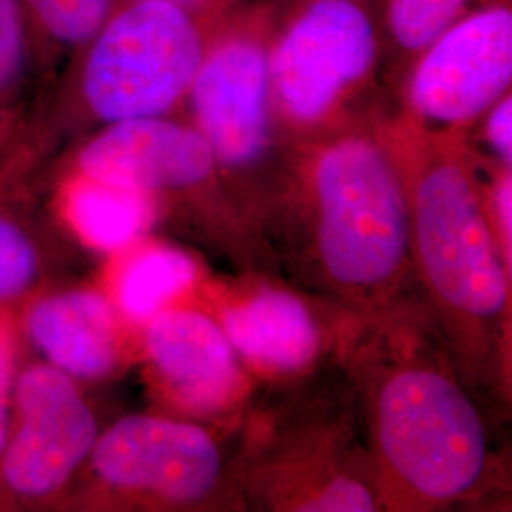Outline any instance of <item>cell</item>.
<instances>
[{"mask_svg":"<svg viewBox=\"0 0 512 512\" xmlns=\"http://www.w3.org/2000/svg\"><path fill=\"white\" fill-rule=\"evenodd\" d=\"M403 173L412 266L467 384L507 382L511 272L488 213L475 156L461 131L401 114L380 122Z\"/></svg>","mask_w":512,"mask_h":512,"instance_id":"obj_1","label":"cell"},{"mask_svg":"<svg viewBox=\"0 0 512 512\" xmlns=\"http://www.w3.org/2000/svg\"><path fill=\"white\" fill-rule=\"evenodd\" d=\"M355 351L368 465L384 509L435 511L475 497L492 450L467 385L437 340L397 310Z\"/></svg>","mask_w":512,"mask_h":512,"instance_id":"obj_2","label":"cell"},{"mask_svg":"<svg viewBox=\"0 0 512 512\" xmlns=\"http://www.w3.org/2000/svg\"><path fill=\"white\" fill-rule=\"evenodd\" d=\"M298 152L323 279L357 306L391 308L414 266L406 186L382 124L359 122Z\"/></svg>","mask_w":512,"mask_h":512,"instance_id":"obj_3","label":"cell"},{"mask_svg":"<svg viewBox=\"0 0 512 512\" xmlns=\"http://www.w3.org/2000/svg\"><path fill=\"white\" fill-rule=\"evenodd\" d=\"M217 23L160 0L120 2L40 99L16 152L31 139L46 147L63 131L173 116Z\"/></svg>","mask_w":512,"mask_h":512,"instance_id":"obj_4","label":"cell"},{"mask_svg":"<svg viewBox=\"0 0 512 512\" xmlns=\"http://www.w3.org/2000/svg\"><path fill=\"white\" fill-rule=\"evenodd\" d=\"M382 0H296L270 42L275 124L304 147L353 124L351 107L384 65Z\"/></svg>","mask_w":512,"mask_h":512,"instance_id":"obj_5","label":"cell"},{"mask_svg":"<svg viewBox=\"0 0 512 512\" xmlns=\"http://www.w3.org/2000/svg\"><path fill=\"white\" fill-rule=\"evenodd\" d=\"M279 12L275 0H241L228 10L184 99L188 122L211 147L220 179L270 171L287 143L275 124L268 63Z\"/></svg>","mask_w":512,"mask_h":512,"instance_id":"obj_6","label":"cell"},{"mask_svg":"<svg viewBox=\"0 0 512 512\" xmlns=\"http://www.w3.org/2000/svg\"><path fill=\"white\" fill-rule=\"evenodd\" d=\"M10 431L0 458V501L44 505L69 488L99 437L78 382L42 361L21 365L10 391Z\"/></svg>","mask_w":512,"mask_h":512,"instance_id":"obj_7","label":"cell"},{"mask_svg":"<svg viewBox=\"0 0 512 512\" xmlns=\"http://www.w3.org/2000/svg\"><path fill=\"white\" fill-rule=\"evenodd\" d=\"M511 82V0H495L459 18L412 61L404 114L425 128L465 133Z\"/></svg>","mask_w":512,"mask_h":512,"instance_id":"obj_8","label":"cell"},{"mask_svg":"<svg viewBox=\"0 0 512 512\" xmlns=\"http://www.w3.org/2000/svg\"><path fill=\"white\" fill-rule=\"evenodd\" d=\"M86 465L105 492L167 509L200 505L222 476L219 444L203 427L147 414L99 433Z\"/></svg>","mask_w":512,"mask_h":512,"instance_id":"obj_9","label":"cell"},{"mask_svg":"<svg viewBox=\"0 0 512 512\" xmlns=\"http://www.w3.org/2000/svg\"><path fill=\"white\" fill-rule=\"evenodd\" d=\"M65 171L126 186L156 202L220 183L211 147L188 120L152 116L95 129Z\"/></svg>","mask_w":512,"mask_h":512,"instance_id":"obj_10","label":"cell"},{"mask_svg":"<svg viewBox=\"0 0 512 512\" xmlns=\"http://www.w3.org/2000/svg\"><path fill=\"white\" fill-rule=\"evenodd\" d=\"M143 346L158 389L184 410H220L243 389L236 349L203 313L165 308L145 323Z\"/></svg>","mask_w":512,"mask_h":512,"instance_id":"obj_11","label":"cell"},{"mask_svg":"<svg viewBox=\"0 0 512 512\" xmlns=\"http://www.w3.org/2000/svg\"><path fill=\"white\" fill-rule=\"evenodd\" d=\"M118 315L105 294L86 287L40 289L18 308L23 342L74 382L105 380L122 365Z\"/></svg>","mask_w":512,"mask_h":512,"instance_id":"obj_12","label":"cell"},{"mask_svg":"<svg viewBox=\"0 0 512 512\" xmlns=\"http://www.w3.org/2000/svg\"><path fill=\"white\" fill-rule=\"evenodd\" d=\"M222 330L251 365L293 374L321 353V330L308 306L294 294L262 291L222 313Z\"/></svg>","mask_w":512,"mask_h":512,"instance_id":"obj_13","label":"cell"},{"mask_svg":"<svg viewBox=\"0 0 512 512\" xmlns=\"http://www.w3.org/2000/svg\"><path fill=\"white\" fill-rule=\"evenodd\" d=\"M59 213L76 238L95 251H122L156 220L158 202L126 186L63 171Z\"/></svg>","mask_w":512,"mask_h":512,"instance_id":"obj_14","label":"cell"},{"mask_svg":"<svg viewBox=\"0 0 512 512\" xmlns=\"http://www.w3.org/2000/svg\"><path fill=\"white\" fill-rule=\"evenodd\" d=\"M19 4L33 40L37 107L76 54L112 16L120 0H19Z\"/></svg>","mask_w":512,"mask_h":512,"instance_id":"obj_15","label":"cell"},{"mask_svg":"<svg viewBox=\"0 0 512 512\" xmlns=\"http://www.w3.org/2000/svg\"><path fill=\"white\" fill-rule=\"evenodd\" d=\"M38 97L29 25L19 0H0V156L19 147Z\"/></svg>","mask_w":512,"mask_h":512,"instance_id":"obj_16","label":"cell"},{"mask_svg":"<svg viewBox=\"0 0 512 512\" xmlns=\"http://www.w3.org/2000/svg\"><path fill=\"white\" fill-rule=\"evenodd\" d=\"M196 279V266L183 251L148 245L124 260L114 281V306L131 323L145 325Z\"/></svg>","mask_w":512,"mask_h":512,"instance_id":"obj_17","label":"cell"},{"mask_svg":"<svg viewBox=\"0 0 512 512\" xmlns=\"http://www.w3.org/2000/svg\"><path fill=\"white\" fill-rule=\"evenodd\" d=\"M490 2L495 0H382L385 50L408 71L450 25Z\"/></svg>","mask_w":512,"mask_h":512,"instance_id":"obj_18","label":"cell"},{"mask_svg":"<svg viewBox=\"0 0 512 512\" xmlns=\"http://www.w3.org/2000/svg\"><path fill=\"white\" fill-rule=\"evenodd\" d=\"M46 285V253L29 224L0 205V308L19 306Z\"/></svg>","mask_w":512,"mask_h":512,"instance_id":"obj_19","label":"cell"},{"mask_svg":"<svg viewBox=\"0 0 512 512\" xmlns=\"http://www.w3.org/2000/svg\"><path fill=\"white\" fill-rule=\"evenodd\" d=\"M488 213L499 247L507 264L512 266V175L511 167H499L492 190H486Z\"/></svg>","mask_w":512,"mask_h":512,"instance_id":"obj_20","label":"cell"},{"mask_svg":"<svg viewBox=\"0 0 512 512\" xmlns=\"http://www.w3.org/2000/svg\"><path fill=\"white\" fill-rule=\"evenodd\" d=\"M23 346L25 342L19 329L18 310L0 308V399L10 397L21 368Z\"/></svg>","mask_w":512,"mask_h":512,"instance_id":"obj_21","label":"cell"},{"mask_svg":"<svg viewBox=\"0 0 512 512\" xmlns=\"http://www.w3.org/2000/svg\"><path fill=\"white\" fill-rule=\"evenodd\" d=\"M484 118V141L494 152L499 165L512 164V95L505 93L488 109Z\"/></svg>","mask_w":512,"mask_h":512,"instance_id":"obj_22","label":"cell"},{"mask_svg":"<svg viewBox=\"0 0 512 512\" xmlns=\"http://www.w3.org/2000/svg\"><path fill=\"white\" fill-rule=\"evenodd\" d=\"M120 2H137V0H120ZM160 2L175 4L198 18L220 19L241 0H160Z\"/></svg>","mask_w":512,"mask_h":512,"instance_id":"obj_23","label":"cell"},{"mask_svg":"<svg viewBox=\"0 0 512 512\" xmlns=\"http://www.w3.org/2000/svg\"><path fill=\"white\" fill-rule=\"evenodd\" d=\"M10 416H12L10 397H4V399H0V458H2V452H4V446H6V440H8Z\"/></svg>","mask_w":512,"mask_h":512,"instance_id":"obj_24","label":"cell"}]
</instances>
